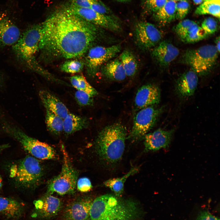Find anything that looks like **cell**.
Instances as JSON below:
<instances>
[{
	"label": "cell",
	"instance_id": "obj_1",
	"mask_svg": "<svg viewBox=\"0 0 220 220\" xmlns=\"http://www.w3.org/2000/svg\"><path fill=\"white\" fill-rule=\"evenodd\" d=\"M39 49L54 57H80L97 37V26L65 9H59L42 24Z\"/></svg>",
	"mask_w": 220,
	"mask_h": 220
},
{
	"label": "cell",
	"instance_id": "obj_2",
	"mask_svg": "<svg viewBox=\"0 0 220 220\" xmlns=\"http://www.w3.org/2000/svg\"><path fill=\"white\" fill-rule=\"evenodd\" d=\"M89 215L90 220H135L139 210L134 201L107 194L93 200Z\"/></svg>",
	"mask_w": 220,
	"mask_h": 220
},
{
	"label": "cell",
	"instance_id": "obj_3",
	"mask_svg": "<svg viewBox=\"0 0 220 220\" xmlns=\"http://www.w3.org/2000/svg\"><path fill=\"white\" fill-rule=\"evenodd\" d=\"M126 128L120 123L105 127L99 133L95 146L97 154L106 164H114L122 158L127 138Z\"/></svg>",
	"mask_w": 220,
	"mask_h": 220
},
{
	"label": "cell",
	"instance_id": "obj_4",
	"mask_svg": "<svg viewBox=\"0 0 220 220\" xmlns=\"http://www.w3.org/2000/svg\"><path fill=\"white\" fill-rule=\"evenodd\" d=\"M42 24H36L28 27L21 35L18 41L13 48L18 60L27 68L43 73L37 63L35 55L39 49L40 40Z\"/></svg>",
	"mask_w": 220,
	"mask_h": 220
},
{
	"label": "cell",
	"instance_id": "obj_5",
	"mask_svg": "<svg viewBox=\"0 0 220 220\" xmlns=\"http://www.w3.org/2000/svg\"><path fill=\"white\" fill-rule=\"evenodd\" d=\"M43 174V169L39 161L28 155L13 165L10 169V176L17 185L30 189L36 186Z\"/></svg>",
	"mask_w": 220,
	"mask_h": 220
},
{
	"label": "cell",
	"instance_id": "obj_6",
	"mask_svg": "<svg viewBox=\"0 0 220 220\" xmlns=\"http://www.w3.org/2000/svg\"><path fill=\"white\" fill-rule=\"evenodd\" d=\"M219 53L215 45H205L187 50L182 56L183 61L197 75H204L212 68Z\"/></svg>",
	"mask_w": 220,
	"mask_h": 220
},
{
	"label": "cell",
	"instance_id": "obj_7",
	"mask_svg": "<svg viewBox=\"0 0 220 220\" xmlns=\"http://www.w3.org/2000/svg\"><path fill=\"white\" fill-rule=\"evenodd\" d=\"M3 130L19 142L25 150L36 158L49 160L54 158L56 153L48 144L30 137L24 132L12 125L5 123Z\"/></svg>",
	"mask_w": 220,
	"mask_h": 220
},
{
	"label": "cell",
	"instance_id": "obj_8",
	"mask_svg": "<svg viewBox=\"0 0 220 220\" xmlns=\"http://www.w3.org/2000/svg\"><path fill=\"white\" fill-rule=\"evenodd\" d=\"M63 163L60 174L49 182L47 193L51 194L56 193L60 195L73 193L77 181L78 174L74 168L68 154L63 145L61 146Z\"/></svg>",
	"mask_w": 220,
	"mask_h": 220
},
{
	"label": "cell",
	"instance_id": "obj_9",
	"mask_svg": "<svg viewBox=\"0 0 220 220\" xmlns=\"http://www.w3.org/2000/svg\"><path fill=\"white\" fill-rule=\"evenodd\" d=\"M163 108L149 106L138 111L134 118L133 125L127 138L137 141L143 138L154 127Z\"/></svg>",
	"mask_w": 220,
	"mask_h": 220
},
{
	"label": "cell",
	"instance_id": "obj_10",
	"mask_svg": "<svg viewBox=\"0 0 220 220\" xmlns=\"http://www.w3.org/2000/svg\"><path fill=\"white\" fill-rule=\"evenodd\" d=\"M64 7L85 20L97 26L114 32L119 31L121 26L113 16L101 14L90 8L75 6L69 3Z\"/></svg>",
	"mask_w": 220,
	"mask_h": 220
},
{
	"label": "cell",
	"instance_id": "obj_11",
	"mask_svg": "<svg viewBox=\"0 0 220 220\" xmlns=\"http://www.w3.org/2000/svg\"><path fill=\"white\" fill-rule=\"evenodd\" d=\"M134 37L135 44L140 50L146 51L156 46L161 41L162 35L153 24L140 21L135 25Z\"/></svg>",
	"mask_w": 220,
	"mask_h": 220
},
{
	"label": "cell",
	"instance_id": "obj_12",
	"mask_svg": "<svg viewBox=\"0 0 220 220\" xmlns=\"http://www.w3.org/2000/svg\"><path fill=\"white\" fill-rule=\"evenodd\" d=\"M121 50L119 44L105 47L97 46L90 49L86 57V65L90 75L94 76L100 68Z\"/></svg>",
	"mask_w": 220,
	"mask_h": 220
},
{
	"label": "cell",
	"instance_id": "obj_13",
	"mask_svg": "<svg viewBox=\"0 0 220 220\" xmlns=\"http://www.w3.org/2000/svg\"><path fill=\"white\" fill-rule=\"evenodd\" d=\"M31 217L46 219L57 215L61 209L62 203L58 198L48 194L35 201Z\"/></svg>",
	"mask_w": 220,
	"mask_h": 220
},
{
	"label": "cell",
	"instance_id": "obj_14",
	"mask_svg": "<svg viewBox=\"0 0 220 220\" xmlns=\"http://www.w3.org/2000/svg\"><path fill=\"white\" fill-rule=\"evenodd\" d=\"M160 92L157 86L147 84L141 86L138 90L134 99L135 110L137 111L143 108L159 103Z\"/></svg>",
	"mask_w": 220,
	"mask_h": 220
},
{
	"label": "cell",
	"instance_id": "obj_15",
	"mask_svg": "<svg viewBox=\"0 0 220 220\" xmlns=\"http://www.w3.org/2000/svg\"><path fill=\"white\" fill-rule=\"evenodd\" d=\"M92 201L90 198L83 197L69 204L63 212L64 220H89L90 211Z\"/></svg>",
	"mask_w": 220,
	"mask_h": 220
},
{
	"label": "cell",
	"instance_id": "obj_16",
	"mask_svg": "<svg viewBox=\"0 0 220 220\" xmlns=\"http://www.w3.org/2000/svg\"><path fill=\"white\" fill-rule=\"evenodd\" d=\"M174 130H166L159 128L148 133L143 138L145 152L155 151L166 148L170 144Z\"/></svg>",
	"mask_w": 220,
	"mask_h": 220
},
{
	"label": "cell",
	"instance_id": "obj_17",
	"mask_svg": "<svg viewBox=\"0 0 220 220\" xmlns=\"http://www.w3.org/2000/svg\"><path fill=\"white\" fill-rule=\"evenodd\" d=\"M21 35L19 29L5 13L0 14V45L13 46Z\"/></svg>",
	"mask_w": 220,
	"mask_h": 220
},
{
	"label": "cell",
	"instance_id": "obj_18",
	"mask_svg": "<svg viewBox=\"0 0 220 220\" xmlns=\"http://www.w3.org/2000/svg\"><path fill=\"white\" fill-rule=\"evenodd\" d=\"M178 49L171 43L164 41L154 47L152 55L162 66H166L174 61L179 55Z\"/></svg>",
	"mask_w": 220,
	"mask_h": 220
},
{
	"label": "cell",
	"instance_id": "obj_19",
	"mask_svg": "<svg viewBox=\"0 0 220 220\" xmlns=\"http://www.w3.org/2000/svg\"><path fill=\"white\" fill-rule=\"evenodd\" d=\"M198 75L192 70L182 74L177 80L175 85L177 94L182 98H187L194 94L197 86Z\"/></svg>",
	"mask_w": 220,
	"mask_h": 220
},
{
	"label": "cell",
	"instance_id": "obj_20",
	"mask_svg": "<svg viewBox=\"0 0 220 220\" xmlns=\"http://www.w3.org/2000/svg\"><path fill=\"white\" fill-rule=\"evenodd\" d=\"M24 205L12 198L0 196V214L8 220H17L24 215Z\"/></svg>",
	"mask_w": 220,
	"mask_h": 220
},
{
	"label": "cell",
	"instance_id": "obj_21",
	"mask_svg": "<svg viewBox=\"0 0 220 220\" xmlns=\"http://www.w3.org/2000/svg\"><path fill=\"white\" fill-rule=\"evenodd\" d=\"M39 96L46 110L64 119L69 113L66 105L53 94L46 90L39 91Z\"/></svg>",
	"mask_w": 220,
	"mask_h": 220
},
{
	"label": "cell",
	"instance_id": "obj_22",
	"mask_svg": "<svg viewBox=\"0 0 220 220\" xmlns=\"http://www.w3.org/2000/svg\"><path fill=\"white\" fill-rule=\"evenodd\" d=\"M101 69L103 75L111 80L121 81L125 79L127 77L119 59H116L107 62Z\"/></svg>",
	"mask_w": 220,
	"mask_h": 220
},
{
	"label": "cell",
	"instance_id": "obj_23",
	"mask_svg": "<svg viewBox=\"0 0 220 220\" xmlns=\"http://www.w3.org/2000/svg\"><path fill=\"white\" fill-rule=\"evenodd\" d=\"M89 122L86 117L69 113L63 119V130L70 134L87 127Z\"/></svg>",
	"mask_w": 220,
	"mask_h": 220
},
{
	"label": "cell",
	"instance_id": "obj_24",
	"mask_svg": "<svg viewBox=\"0 0 220 220\" xmlns=\"http://www.w3.org/2000/svg\"><path fill=\"white\" fill-rule=\"evenodd\" d=\"M176 2L167 0L165 4L154 13L155 19L163 25L168 24L176 19Z\"/></svg>",
	"mask_w": 220,
	"mask_h": 220
},
{
	"label": "cell",
	"instance_id": "obj_25",
	"mask_svg": "<svg viewBox=\"0 0 220 220\" xmlns=\"http://www.w3.org/2000/svg\"><path fill=\"white\" fill-rule=\"evenodd\" d=\"M138 171L137 168L132 167L127 173L122 177L109 179L105 182L104 185L105 187L109 188L116 196L120 197L123 194L124 184L127 179Z\"/></svg>",
	"mask_w": 220,
	"mask_h": 220
},
{
	"label": "cell",
	"instance_id": "obj_26",
	"mask_svg": "<svg viewBox=\"0 0 220 220\" xmlns=\"http://www.w3.org/2000/svg\"><path fill=\"white\" fill-rule=\"evenodd\" d=\"M121 62L127 76L132 77L137 72L138 64L134 54L128 50H124L119 59Z\"/></svg>",
	"mask_w": 220,
	"mask_h": 220
},
{
	"label": "cell",
	"instance_id": "obj_27",
	"mask_svg": "<svg viewBox=\"0 0 220 220\" xmlns=\"http://www.w3.org/2000/svg\"><path fill=\"white\" fill-rule=\"evenodd\" d=\"M220 0L205 1L196 9L197 15L210 14L219 19L220 16Z\"/></svg>",
	"mask_w": 220,
	"mask_h": 220
},
{
	"label": "cell",
	"instance_id": "obj_28",
	"mask_svg": "<svg viewBox=\"0 0 220 220\" xmlns=\"http://www.w3.org/2000/svg\"><path fill=\"white\" fill-rule=\"evenodd\" d=\"M45 122L48 130L55 134L59 135L63 130V119L47 110H46Z\"/></svg>",
	"mask_w": 220,
	"mask_h": 220
},
{
	"label": "cell",
	"instance_id": "obj_29",
	"mask_svg": "<svg viewBox=\"0 0 220 220\" xmlns=\"http://www.w3.org/2000/svg\"><path fill=\"white\" fill-rule=\"evenodd\" d=\"M70 80L72 85L77 90L85 91L93 97L97 94V90L87 82L86 78L81 75L71 77Z\"/></svg>",
	"mask_w": 220,
	"mask_h": 220
},
{
	"label": "cell",
	"instance_id": "obj_30",
	"mask_svg": "<svg viewBox=\"0 0 220 220\" xmlns=\"http://www.w3.org/2000/svg\"><path fill=\"white\" fill-rule=\"evenodd\" d=\"M207 35L199 25L187 33L179 37L184 42L193 43L204 38Z\"/></svg>",
	"mask_w": 220,
	"mask_h": 220
},
{
	"label": "cell",
	"instance_id": "obj_31",
	"mask_svg": "<svg viewBox=\"0 0 220 220\" xmlns=\"http://www.w3.org/2000/svg\"><path fill=\"white\" fill-rule=\"evenodd\" d=\"M83 66V63L80 61L76 60H70L62 64L61 69L65 72L74 74L81 72Z\"/></svg>",
	"mask_w": 220,
	"mask_h": 220
},
{
	"label": "cell",
	"instance_id": "obj_32",
	"mask_svg": "<svg viewBox=\"0 0 220 220\" xmlns=\"http://www.w3.org/2000/svg\"><path fill=\"white\" fill-rule=\"evenodd\" d=\"M198 25L195 21L185 19L179 22L175 27L174 31L179 37L192 30Z\"/></svg>",
	"mask_w": 220,
	"mask_h": 220
},
{
	"label": "cell",
	"instance_id": "obj_33",
	"mask_svg": "<svg viewBox=\"0 0 220 220\" xmlns=\"http://www.w3.org/2000/svg\"><path fill=\"white\" fill-rule=\"evenodd\" d=\"M75 96L76 101L81 106H90L93 104L94 97L85 91L77 90Z\"/></svg>",
	"mask_w": 220,
	"mask_h": 220
},
{
	"label": "cell",
	"instance_id": "obj_34",
	"mask_svg": "<svg viewBox=\"0 0 220 220\" xmlns=\"http://www.w3.org/2000/svg\"><path fill=\"white\" fill-rule=\"evenodd\" d=\"M206 34L207 35L214 34L217 30L218 24L213 18L209 17L205 19L200 26Z\"/></svg>",
	"mask_w": 220,
	"mask_h": 220
},
{
	"label": "cell",
	"instance_id": "obj_35",
	"mask_svg": "<svg viewBox=\"0 0 220 220\" xmlns=\"http://www.w3.org/2000/svg\"><path fill=\"white\" fill-rule=\"evenodd\" d=\"M189 8V5L187 0L178 2L176 5V18L184 19L187 14Z\"/></svg>",
	"mask_w": 220,
	"mask_h": 220
},
{
	"label": "cell",
	"instance_id": "obj_36",
	"mask_svg": "<svg viewBox=\"0 0 220 220\" xmlns=\"http://www.w3.org/2000/svg\"><path fill=\"white\" fill-rule=\"evenodd\" d=\"M89 0L90 9L101 14L112 15L111 10L101 0Z\"/></svg>",
	"mask_w": 220,
	"mask_h": 220
},
{
	"label": "cell",
	"instance_id": "obj_37",
	"mask_svg": "<svg viewBox=\"0 0 220 220\" xmlns=\"http://www.w3.org/2000/svg\"><path fill=\"white\" fill-rule=\"evenodd\" d=\"M167 0H145V7L149 12L154 13L157 11L166 3Z\"/></svg>",
	"mask_w": 220,
	"mask_h": 220
},
{
	"label": "cell",
	"instance_id": "obj_38",
	"mask_svg": "<svg viewBox=\"0 0 220 220\" xmlns=\"http://www.w3.org/2000/svg\"><path fill=\"white\" fill-rule=\"evenodd\" d=\"M78 189L82 192H86L90 190L92 186L90 179L87 178H79L77 182Z\"/></svg>",
	"mask_w": 220,
	"mask_h": 220
},
{
	"label": "cell",
	"instance_id": "obj_39",
	"mask_svg": "<svg viewBox=\"0 0 220 220\" xmlns=\"http://www.w3.org/2000/svg\"><path fill=\"white\" fill-rule=\"evenodd\" d=\"M69 3L79 7L90 8L89 0H69Z\"/></svg>",
	"mask_w": 220,
	"mask_h": 220
},
{
	"label": "cell",
	"instance_id": "obj_40",
	"mask_svg": "<svg viewBox=\"0 0 220 220\" xmlns=\"http://www.w3.org/2000/svg\"><path fill=\"white\" fill-rule=\"evenodd\" d=\"M196 220H220L207 211H203L198 215Z\"/></svg>",
	"mask_w": 220,
	"mask_h": 220
},
{
	"label": "cell",
	"instance_id": "obj_41",
	"mask_svg": "<svg viewBox=\"0 0 220 220\" xmlns=\"http://www.w3.org/2000/svg\"><path fill=\"white\" fill-rule=\"evenodd\" d=\"M215 46L217 48L218 51L219 53L220 50V37L218 36V37L215 40Z\"/></svg>",
	"mask_w": 220,
	"mask_h": 220
},
{
	"label": "cell",
	"instance_id": "obj_42",
	"mask_svg": "<svg viewBox=\"0 0 220 220\" xmlns=\"http://www.w3.org/2000/svg\"><path fill=\"white\" fill-rule=\"evenodd\" d=\"M10 146L8 144L0 145V153L5 149L7 148Z\"/></svg>",
	"mask_w": 220,
	"mask_h": 220
},
{
	"label": "cell",
	"instance_id": "obj_43",
	"mask_svg": "<svg viewBox=\"0 0 220 220\" xmlns=\"http://www.w3.org/2000/svg\"><path fill=\"white\" fill-rule=\"evenodd\" d=\"M194 3L196 5H199L201 4L204 1V0H193Z\"/></svg>",
	"mask_w": 220,
	"mask_h": 220
},
{
	"label": "cell",
	"instance_id": "obj_44",
	"mask_svg": "<svg viewBox=\"0 0 220 220\" xmlns=\"http://www.w3.org/2000/svg\"><path fill=\"white\" fill-rule=\"evenodd\" d=\"M2 178L0 175V189L2 188Z\"/></svg>",
	"mask_w": 220,
	"mask_h": 220
},
{
	"label": "cell",
	"instance_id": "obj_45",
	"mask_svg": "<svg viewBox=\"0 0 220 220\" xmlns=\"http://www.w3.org/2000/svg\"><path fill=\"white\" fill-rule=\"evenodd\" d=\"M172 0L173 1H175L176 2H179L180 1L184 0Z\"/></svg>",
	"mask_w": 220,
	"mask_h": 220
},
{
	"label": "cell",
	"instance_id": "obj_46",
	"mask_svg": "<svg viewBox=\"0 0 220 220\" xmlns=\"http://www.w3.org/2000/svg\"><path fill=\"white\" fill-rule=\"evenodd\" d=\"M117 0L118 1H120V2H123V1H127V0Z\"/></svg>",
	"mask_w": 220,
	"mask_h": 220
},
{
	"label": "cell",
	"instance_id": "obj_47",
	"mask_svg": "<svg viewBox=\"0 0 220 220\" xmlns=\"http://www.w3.org/2000/svg\"><path fill=\"white\" fill-rule=\"evenodd\" d=\"M204 0V1H209V0Z\"/></svg>",
	"mask_w": 220,
	"mask_h": 220
},
{
	"label": "cell",
	"instance_id": "obj_48",
	"mask_svg": "<svg viewBox=\"0 0 220 220\" xmlns=\"http://www.w3.org/2000/svg\"><path fill=\"white\" fill-rule=\"evenodd\" d=\"M1 76H0V83L1 82Z\"/></svg>",
	"mask_w": 220,
	"mask_h": 220
},
{
	"label": "cell",
	"instance_id": "obj_49",
	"mask_svg": "<svg viewBox=\"0 0 220 220\" xmlns=\"http://www.w3.org/2000/svg\"></svg>",
	"mask_w": 220,
	"mask_h": 220
}]
</instances>
